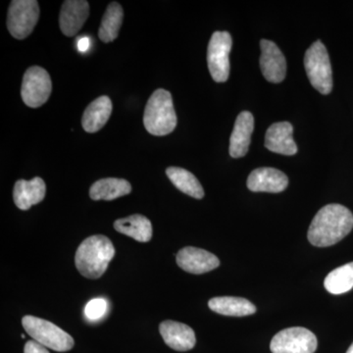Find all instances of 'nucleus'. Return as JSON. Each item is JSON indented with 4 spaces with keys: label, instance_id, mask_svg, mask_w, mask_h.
I'll return each mask as SVG.
<instances>
[{
    "label": "nucleus",
    "instance_id": "4be33fe9",
    "mask_svg": "<svg viewBox=\"0 0 353 353\" xmlns=\"http://www.w3.org/2000/svg\"><path fill=\"white\" fill-rule=\"evenodd\" d=\"M166 174L176 189L180 190L183 194L196 199H203V188L194 174L179 167H169L166 169Z\"/></svg>",
    "mask_w": 353,
    "mask_h": 353
},
{
    "label": "nucleus",
    "instance_id": "ddd939ff",
    "mask_svg": "<svg viewBox=\"0 0 353 353\" xmlns=\"http://www.w3.org/2000/svg\"><path fill=\"white\" fill-rule=\"evenodd\" d=\"M289 185V179L282 171L275 168H259L253 170L248 179V190L254 192H284Z\"/></svg>",
    "mask_w": 353,
    "mask_h": 353
},
{
    "label": "nucleus",
    "instance_id": "bb28decb",
    "mask_svg": "<svg viewBox=\"0 0 353 353\" xmlns=\"http://www.w3.org/2000/svg\"><path fill=\"white\" fill-rule=\"evenodd\" d=\"M90 39L87 38V37H83L78 41V50L81 51V52H85L90 48Z\"/></svg>",
    "mask_w": 353,
    "mask_h": 353
},
{
    "label": "nucleus",
    "instance_id": "20e7f679",
    "mask_svg": "<svg viewBox=\"0 0 353 353\" xmlns=\"http://www.w3.org/2000/svg\"><path fill=\"white\" fill-rule=\"evenodd\" d=\"M22 325L34 341L55 352H68L75 345V341L68 333L53 323L41 318L25 316L22 319Z\"/></svg>",
    "mask_w": 353,
    "mask_h": 353
},
{
    "label": "nucleus",
    "instance_id": "a878e982",
    "mask_svg": "<svg viewBox=\"0 0 353 353\" xmlns=\"http://www.w3.org/2000/svg\"><path fill=\"white\" fill-rule=\"evenodd\" d=\"M24 353H50V352L38 341H29L25 345Z\"/></svg>",
    "mask_w": 353,
    "mask_h": 353
},
{
    "label": "nucleus",
    "instance_id": "39448f33",
    "mask_svg": "<svg viewBox=\"0 0 353 353\" xmlns=\"http://www.w3.org/2000/svg\"><path fill=\"white\" fill-rule=\"evenodd\" d=\"M304 66L311 85L322 94H329L333 90V72L328 51L321 41H316L306 51Z\"/></svg>",
    "mask_w": 353,
    "mask_h": 353
},
{
    "label": "nucleus",
    "instance_id": "a211bd4d",
    "mask_svg": "<svg viewBox=\"0 0 353 353\" xmlns=\"http://www.w3.org/2000/svg\"><path fill=\"white\" fill-rule=\"evenodd\" d=\"M112 101L106 95L99 97L85 108L83 114L82 126L87 132L101 131L112 113Z\"/></svg>",
    "mask_w": 353,
    "mask_h": 353
},
{
    "label": "nucleus",
    "instance_id": "f8f14e48",
    "mask_svg": "<svg viewBox=\"0 0 353 353\" xmlns=\"http://www.w3.org/2000/svg\"><path fill=\"white\" fill-rule=\"evenodd\" d=\"M90 16V4L85 0H67L62 4L59 26L66 37H74L82 29Z\"/></svg>",
    "mask_w": 353,
    "mask_h": 353
},
{
    "label": "nucleus",
    "instance_id": "412c9836",
    "mask_svg": "<svg viewBox=\"0 0 353 353\" xmlns=\"http://www.w3.org/2000/svg\"><path fill=\"white\" fill-rule=\"evenodd\" d=\"M209 308L218 314L243 317L254 314L256 307L254 304L243 297L219 296L210 299Z\"/></svg>",
    "mask_w": 353,
    "mask_h": 353
},
{
    "label": "nucleus",
    "instance_id": "cd10ccee",
    "mask_svg": "<svg viewBox=\"0 0 353 353\" xmlns=\"http://www.w3.org/2000/svg\"><path fill=\"white\" fill-rule=\"evenodd\" d=\"M347 353H353V343L352 345H350V348H348Z\"/></svg>",
    "mask_w": 353,
    "mask_h": 353
},
{
    "label": "nucleus",
    "instance_id": "9b49d317",
    "mask_svg": "<svg viewBox=\"0 0 353 353\" xmlns=\"http://www.w3.org/2000/svg\"><path fill=\"white\" fill-rule=\"evenodd\" d=\"M176 260L183 271L196 275L214 270L220 265V260L213 253L194 246L182 248L176 254Z\"/></svg>",
    "mask_w": 353,
    "mask_h": 353
},
{
    "label": "nucleus",
    "instance_id": "dca6fc26",
    "mask_svg": "<svg viewBox=\"0 0 353 353\" xmlns=\"http://www.w3.org/2000/svg\"><path fill=\"white\" fill-rule=\"evenodd\" d=\"M254 129V118L248 111L239 114L230 139V155L233 158L245 157L250 148V139Z\"/></svg>",
    "mask_w": 353,
    "mask_h": 353
},
{
    "label": "nucleus",
    "instance_id": "b1692460",
    "mask_svg": "<svg viewBox=\"0 0 353 353\" xmlns=\"http://www.w3.org/2000/svg\"><path fill=\"white\" fill-rule=\"evenodd\" d=\"M325 289L332 294H343L353 288V262L334 269L327 276Z\"/></svg>",
    "mask_w": 353,
    "mask_h": 353
},
{
    "label": "nucleus",
    "instance_id": "6e6552de",
    "mask_svg": "<svg viewBox=\"0 0 353 353\" xmlns=\"http://www.w3.org/2000/svg\"><path fill=\"white\" fill-rule=\"evenodd\" d=\"M317 338L312 332L303 327H292L279 332L272 339V353H314Z\"/></svg>",
    "mask_w": 353,
    "mask_h": 353
},
{
    "label": "nucleus",
    "instance_id": "f257e3e1",
    "mask_svg": "<svg viewBox=\"0 0 353 353\" xmlns=\"http://www.w3.org/2000/svg\"><path fill=\"white\" fill-rule=\"evenodd\" d=\"M353 214L341 204H328L318 211L308 230V241L318 248L336 245L350 233Z\"/></svg>",
    "mask_w": 353,
    "mask_h": 353
},
{
    "label": "nucleus",
    "instance_id": "1a4fd4ad",
    "mask_svg": "<svg viewBox=\"0 0 353 353\" xmlns=\"http://www.w3.org/2000/svg\"><path fill=\"white\" fill-rule=\"evenodd\" d=\"M233 41L228 32H215L208 44V63L216 83H225L230 75V59Z\"/></svg>",
    "mask_w": 353,
    "mask_h": 353
},
{
    "label": "nucleus",
    "instance_id": "f3484780",
    "mask_svg": "<svg viewBox=\"0 0 353 353\" xmlns=\"http://www.w3.org/2000/svg\"><path fill=\"white\" fill-rule=\"evenodd\" d=\"M46 192V183L39 176L31 181L19 180L14 185V202L21 210H29L32 205L43 201Z\"/></svg>",
    "mask_w": 353,
    "mask_h": 353
},
{
    "label": "nucleus",
    "instance_id": "423d86ee",
    "mask_svg": "<svg viewBox=\"0 0 353 353\" xmlns=\"http://www.w3.org/2000/svg\"><path fill=\"white\" fill-rule=\"evenodd\" d=\"M39 18L36 0H13L7 14V28L13 38L24 39L34 31Z\"/></svg>",
    "mask_w": 353,
    "mask_h": 353
},
{
    "label": "nucleus",
    "instance_id": "7ed1b4c3",
    "mask_svg": "<svg viewBox=\"0 0 353 353\" xmlns=\"http://www.w3.org/2000/svg\"><path fill=\"white\" fill-rule=\"evenodd\" d=\"M143 125L146 131L157 137L167 136L175 130L176 114L168 90L158 88L153 92L146 103Z\"/></svg>",
    "mask_w": 353,
    "mask_h": 353
},
{
    "label": "nucleus",
    "instance_id": "4468645a",
    "mask_svg": "<svg viewBox=\"0 0 353 353\" xmlns=\"http://www.w3.org/2000/svg\"><path fill=\"white\" fill-rule=\"evenodd\" d=\"M159 332L165 343L176 352H188L196 345L194 330L183 323L166 320L160 324Z\"/></svg>",
    "mask_w": 353,
    "mask_h": 353
},
{
    "label": "nucleus",
    "instance_id": "5701e85b",
    "mask_svg": "<svg viewBox=\"0 0 353 353\" xmlns=\"http://www.w3.org/2000/svg\"><path fill=\"white\" fill-rule=\"evenodd\" d=\"M123 17L124 12L122 6L118 2H111L102 17L99 27V37L101 41L108 43L118 38L123 24Z\"/></svg>",
    "mask_w": 353,
    "mask_h": 353
},
{
    "label": "nucleus",
    "instance_id": "6ab92c4d",
    "mask_svg": "<svg viewBox=\"0 0 353 353\" xmlns=\"http://www.w3.org/2000/svg\"><path fill=\"white\" fill-rule=\"evenodd\" d=\"M114 229L131 236L139 243H148L152 238V225L145 216L134 214L114 222Z\"/></svg>",
    "mask_w": 353,
    "mask_h": 353
},
{
    "label": "nucleus",
    "instance_id": "393cba45",
    "mask_svg": "<svg viewBox=\"0 0 353 353\" xmlns=\"http://www.w3.org/2000/svg\"><path fill=\"white\" fill-rule=\"evenodd\" d=\"M108 303L104 299H94L85 307V315L90 321H97L108 312Z\"/></svg>",
    "mask_w": 353,
    "mask_h": 353
},
{
    "label": "nucleus",
    "instance_id": "9d476101",
    "mask_svg": "<svg viewBox=\"0 0 353 353\" xmlns=\"http://www.w3.org/2000/svg\"><path fill=\"white\" fill-rule=\"evenodd\" d=\"M260 48V68L264 78L270 83L283 82L287 74V62L282 51L276 43L268 39H262Z\"/></svg>",
    "mask_w": 353,
    "mask_h": 353
},
{
    "label": "nucleus",
    "instance_id": "2eb2a0df",
    "mask_svg": "<svg viewBox=\"0 0 353 353\" xmlns=\"http://www.w3.org/2000/svg\"><path fill=\"white\" fill-rule=\"evenodd\" d=\"M292 132L294 127L290 123H275L267 130L265 146L272 152L292 157L297 152V146L292 138Z\"/></svg>",
    "mask_w": 353,
    "mask_h": 353
},
{
    "label": "nucleus",
    "instance_id": "f03ea898",
    "mask_svg": "<svg viewBox=\"0 0 353 353\" xmlns=\"http://www.w3.org/2000/svg\"><path fill=\"white\" fill-rule=\"evenodd\" d=\"M114 255L115 248L108 236L102 234L88 236L77 250V269L83 277L95 280L105 273Z\"/></svg>",
    "mask_w": 353,
    "mask_h": 353
},
{
    "label": "nucleus",
    "instance_id": "aec40b11",
    "mask_svg": "<svg viewBox=\"0 0 353 353\" xmlns=\"http://www.w3.org/2000/svg\"><path fill=\"white\" fill-rule=\"evenodd\" d=\"M132 185L124 179L106 178L97 181L90 187L92 201H114L131 194Z\"/></svg>",
    "mask_w": 353,
    "mask_h": 353
},
{
    "label": "nucleus",
    "instance_id": "0eeeda50",
    "mask_svg": "<svg viewBox=\"0 0 353 353\" xmlns=\"http://www.w3.org/2000/svg\"><path fill=\"white\" fill-rule=\"evenodd\" d=\"M52 82L50 74L39 66L30 67L23 78L21 95L26 105L39 108L50 99Z\"/></svg>",
    "mask_w": 353,
    "mask_h": 353
}]
</instances>
